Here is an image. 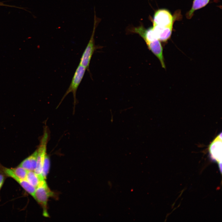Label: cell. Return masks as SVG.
Returning a JSON list of instances; mask_svg holds the SVG:
<instances>
[{
	"instance_id": "3",
	"label": "cell",
	"mask_w": 222,
	"mask_h": 222,
	"mask_svg": "<svg viewBox=\"0 0 222 222\" xmlns=\"http://www.w3.org/2000/svg\"><path fill=\"white\" fill-rule=\"evenodd\" d=\"M86 68L79 64L77 66L72 79L70 84L64 95L58 105L57 108L65 97L70 93L72 92L74 98V112L76 102V95L77 90L84 75Z\"/></svg>"
},
{
	"instance_id": "1",
	"label": "cell",
	"mask_w": 222,
	"mask_h": 222,
	"mask_svg": "<svg viewBox=\"0 0 222 222\" xmlns=\"http://www.w3.org/2000/svg\"><path fill=\"white\" fill-rule=\"evenodd\" d=\"M54 195V192L49 188L45 179L42 180L36 188L34 199L41 206L43 215L46 217L49 216L47 209L48 200Z\"/></svg>"
},
{
	"instance_id": "5",
	"label": "cell",
	"mask_w": 222,
	"mask_h": 222,
	"mask_svg": "<svg viewBox=\"0 0 222 222\" xmlns=\"http://www.w3.org/2000/svg\"><path fill=\"white\" fill-rule=\"evenodd\" d=\"M222 133L219 134L210 144L209 151L210 158L222 167Z\"/></svg>"
},
{
	"instance_id": "6",
	"label": "cell",
	"mask_w": 222,
	"mask_h": 222,
	"mask_svg": "<svg viewBox=\"0 0 222 222\" xmlns=\"http://www.w3.org/2000/svg\"><path fill=\"white\" fill-rule=\"evenodd\" d=\"M173 18L171 13L165 9H159L155 13L153 18V25L166 27L173 25Z\"/></svg>"
},
{
	"instance_id": "12",
	"label": "cell",
	"mask_w": 222,
	"mask_h": 222,
	"mask_svg": "<svg viewBox=\"0 0 222 222\" xmlns=\"http://www.w3.org/2000/svg\"><path fill=\"white\" fill-rule=\"evenodd\" d=\"M11 168L14 174L18 178L23 179H26L28 171L19 166Z\"/></svg>"
},
{
	"instance_id": "13",
	"label": "cell",
	"mask_w": 222,
	"mask_h": 222,
	"mask_svg": "<svg viewBox=\"0 0 222 222\" xmlns=\"http://www.w3.org/2000/svg\"><path fill=\"white\" fill-rule=\"evenodd\" d=\"M5 176L3 174H0V190L4 183L5 181Z\"/></svg>"
},
{
	"instance_id": "11",
	"label": "cell",
	"mask_w": 222,
	"mask_h": 222,
	"mask_svg": "<svg viewBox=\"0 0 222 222\" xmlns=\"http://www.w3.org/2000/svg\"><path fill=\"white\" fill-rule=\"evenodd\" d=\"M50 166V160L48 155L47 154L45 155L43 166L41 173V175L45 179L47 178V176L49 171Z\"/></svg>"
},
{
	"instance_id": "4",
	"label": "cell",
	"mask_w": 222,
	"mask_h": 222,
	"mask_svg": "<svg viewBox=\"0 0 222 222\" xmlns=\"http://www.w3.org/2000/svg\"><path fill=\"white\" fill-rule=\"evenodd\" d=\"M49 138L48 129L47 126H45L44 128L43 134L40 140L39 146L37 149V164L36 169L34 171L37 174L40 175H41L45 157L47 154V145Z\"/></svg>"
},
{
	"instance_id": "8",
	"label": "cell",
	"mask_w": 222,
	"mask_h": 222,
	"mask_svg": "<svg viewBox=\"0 0 222 222\" xmlns=\"http://www.w3.org/2000/svg\"><path fill=\"white\" fill-rule=\"evenodd\" d=\"M37 150L22 161L18 166L21 167L28 171H35L37 164Z\"/></svg>"
},
{
	"instance_id": "2",
	"label": "cell",
	"mask_w": 222,
	"mask_h": 222,
	"mask_svg": "<svg viewBox=\"0 0 222 222\" xmlns=\"http://www.w3.org/2000/svg\"><path fill=\"white\" fill-rule=\"evenodd\" d=\"M94 14V25L92 34L82 54L79 64L85 67L88 71H89V65L91 58L94 52L97 49L96 46L95 44L94 36L96 28L100 21L99 18L97 17L95 10Z\"/></svg>"
},
{
	"instance_id": "10",
	"label": "cell",
	"mask_w": 222,
	"mask_h": 222,
	"mask_svg": "<svg viewBox=\"0 0 222 222\" xmlns=\"http://www.w3.org/2000/svg\"><path fill=\"white\" fill-rule=\"evenodd\" d=\"M210 0H194L192 7L186 14L188 19L191 18L194 12L196 10L200 9L206 6Z\"/></svg>"
},
{
	"instance_id": "9",
	"label": "cell",
	"mask_w": 222,
	"mask_h": 222,
	"mask_svg": "<svg viewBox=\"0 0 222 222\" xmlns=\"http://www.w3.org/2000/svg\"><path fill=\"white\" fill-rule=\"evenodd\" d=\"M26 179L31 184L36 188L41 181L44 179L41 175H38L34 171H28Z\"/></svg>"
},
{
	"instance_id": "14",
	"label": "cell",
	"mask_w": 222,
	"mask_h": 222,
	"mask_svg": "<svg viewBox=\"0 0 222 222\" xmlns=\"http://www.w3.org/2000/svg\"><path fill=\"white\" fill-rule=\"evenodd\" d=\"M0 6H9L6 5L4 4L3 3H2V2H0Z\"/></svg>"
},
{
	"instance_id": "7",
	"label": "cell",
	"mask_w": 222,
	"mask_h": 222,
	"mask_svg": "<svg viewBox=\"0 0 222 222\" xmlns=\"http://www.w3.org/2000/svg\"><path fill=\"white\" fill-rule=\"evenodd\" d=\"M173 25L166 27L153 25L154 32L157 38L160 41L165 42L170 38Z\"/></svg>"
}]
</instances>
